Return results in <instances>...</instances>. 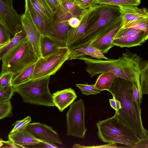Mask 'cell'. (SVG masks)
<instances>
[{
  "mask_svg": "<svg viewBox=\"0 0 148 148\" xmlns=\"http://www.w3.org/2000/svg\"><path fill=\"white\" fill-rule=\"evenodd\" d=\"M77 59L84 61L86 65L85 71L90 77L103 73L112 72L117 77L129 80L136 84L140 97H143L140 77L141 69L146 60L136 53L127 50L117 59L103 60L84 56L79 57Z\"/></svg>",
  "mask_w": 148,
  "mask_h": 148,
  "instance_id": "cell-1",
  "label": "cell"
},
{
  "mask_svg": "<svg viewBox=\"0 0 148 148\" xmlns=\"http://www.w3.org/2000/svg\"><path fill=\"white\" fill-rule=\"evenodd\" d=\"M133 85L130 81L117 77L109 92L120 102L121 108L114 116L131 128L140 140L148 139V131L142 123L141 109L132 99Z\"/></svg>",
  "mask_w": 148,
  "mask_h": 148,
  "instance_id": "cell-2",
  "label": "cell"
},
{
  "mask_svg": "<svg viewBox=\"0 0 148 148\" xmlns=\"http://www.w3.org/2000/svg\"><path fill=\"white\" fill-rule=\"evenodd\" d=\"M121 16L118 7L95 5L84 34L69 48L71 51L90 44L103 35L113 25L114 20Z\"/></svg>",
  "mask_w": 148,
  "mask_h": 148,
  "instance_id": "cell-3",
  "label": "cell"
},
{
  "mask_svg": "<svg viewBox=\"0 0 148 148\" xmlns=\"http://www.w3.org/2000/svg\"><path fill=\"white\" fill-rule=\"evenodd\" d=\"M97 135L103 142L119 143L132 148L140 140L135 132L114 115L96 123Z\"/></svg>",
  "mask_w": 148,
  "mask_h": 148,
  "instance_id": "cell-4",
  "label": "cell"
},
{
  "mask_svg": "<svg viewBox=\"0 0 148 148\" xmlns=\"http://www.w3.org/2000/svg\"><path fill=\"white\" fill-rule=\"evenodd\" d=\"M38 59L26 38L2 59L0 74L11 72L13 74V79L26 68L35 64Z\"/></svg>",
  "mask_w": 148,
  "mask_h": 148,
  "instance_id": "cell-5",
  "label": "cell"
},
{
  "mask_svg": "<svg viewBox=\"0 0 148 148\" xmlns=\"http://www.w3.org/2000/svg\"><path fill=\"white\" fill-rule=\"evenodd\" d=\"M50 77L30 80L13 87L15 92L22 97L23 102L38 106L54 107L52 95L48 87Z\"/></svg>",
  "mask_w": 148,
  "mask_h": 148,
  "instance_id": "cell-6",
  "label": "cell"
},
{
  "mask_svg": "<svg viewBox=\"0 0 148 148\" xmlns=\"http://www.w3.org/2000/svg\"><path fill=\"white\" fill-rule=\"evenodd\" d=\"M70 52V50L67 47H61L47 56L38 58L35 63L31 80L54 75L69 60Z\"/></svg>",
  "mask_w": 148,
  "mask_h": 148,
  "instance_id": "cell-7",
  "label": "cell"
},
{
  "mask_svg": "<svg viewBox=\"0 0 148 148\" xmlns=\"http://www.w3.org/2000/svg\"><path fill=\"white\" fill-rule=\"evenodd\" d=\"M85 106L81 99L70 105L66 115L67 136L84 139L87 130L85 124Z\"/></svg>",
  "mask_w": 148,
  "mask_h": 148,
  "instance_id": "cell-8",
  "label": "cell"
},
{
  "mask_svg": "<svg viewBox=\"0 0 148 148\" xmlns=\"http://www.w3.org/2000/svg\"><path fill=\"white\" fill-rule=\"evenodd\" d=\"M0 24L11 37L22 28L21 16L13 8V0H0Z\"/></svg>",
  "mask_w": 148,
  "mask_h": 148,
  "instance_id": "cell-9",
  "label": "cell"
},
{
  "mask_svg": "<svg viewBox=\"0 0 148 148\" xmlns=\"http://www.w3.org/2000/svg\"><path fill=\"white\" fill-rule=\"evenodd\" d=\"M148 38V32L132 28L119 29L112 41L114 46L130 48L142 45Z\"/></svg>",
  "mask_w": 148,
  "mask_h": 148,
  "instance_id": "cell-10",
  "label": "cell"
},
{
  "mask_svg": "<svg viewBox=\"0 0 148 148\" xmlns=\"http://www.w3.org/2000/svg\"><path fill=\"white\" fill-rule=\"evenodd\" d=\"M70 27L68 21H54L46 24L42 35L51 39L60 48L66 47L67 34Z\"/></svg>",
  "mask_w": 148,
  "mask_h": 148,
  "instance_id": "cell-11",
  "label": "cell"
},
{
  "mask_svg": "<svg viewBox=\"0 0 148 148\" xmlns=\"http://www.w3.org/2000/svg\"><path fill=\"white\" fill-rule=\"evenodd\" d=\"M26 129L38 140L53 144H62L58 134L46 125L39 122L30 123Z\"/></svg>",
  "mask_w": 148,
  "mask_h": 148,
  "instance_id": "cell-12",
  "label": "cell"
},
{
  "mask_svg": "<svg viewBox=\"0 0 148 148\" xmlns=\"http://www.w3.org/2000/svg\"><path fill=\"white\" fill-rule=\"evenodd\" d=\"M21 21L26 38L38 58L41 57L40 42L41 35L25 10L24 13L21 15Z\"/></svg>",
  "mask_w": 148,
  "mask_h": 148,
  "instance_id": "cell-13",
  "label": "cell"
},
{
  "mask_svg": "<svg viewBox=\"0 0 148 148\" xmlns=\"http://www.w3.org/2000/svg\"><path fill=\"white\" fill-rule=\"evenodd\" d=\"M122 26L121 16L118 18L111 27L99 38L90 44L103 54L107 53L113 47L112 40Z\"/></svg>",
  "mask_w": 148,
  "mask_h": 148,
  "instance_id": "cell-14",
  "label": "cell"
},
{
  "mask_svg": "<svg viewBox=\"0 0 148 148\" xmlns=\"http://www.w3.org/2000/svg\"><path fill=\"white\" fill-rule=\"evenodd\" d=\"M94 6L88 9L79 18L80 22L77 27L73 28L70 27L69 29L66 41V46L68 48L76 42L84 34L92 16Z\"/></svg>",
  "mask_w": 148,
  "mask_h": 148,
  "instance_id": "cell-15",
  "label": "cell"
},
{
  "mask_svg": "<svg viewBox=\"0 0 148 148\" xmlns=\"http://www.w3.org/2000/svg\"><path fill=\"white\" fill-rule=\"evenodd\" d=\"M118 7L122 18L121 27L134 21L148 18V11L145 8H140L134 6Z\"/></svg>",
  "mask_w": 148,
  "mask_h": 148,
  "instance_id": "cell-16",
  "label": "cell"
},
{
  "mask_svg": "<svg viewBox=\"0 0 148 148\" xmlns=\"http://www.w3.org/2000/svg\"><path fill=\"white\" fill-rule=\"evenodd\" d=\"M8 136L9 140L22 148H34L36 145L42 141L35 138L26 129L10 133Z\"/></svg>",
  "mask_w": 148,
  "mask_h": 148,
  "instance_id": "cell-17",
  "label": "cell"
},
{
  "mask_svg": "<svg viewBox=\"0 0 148 148\" xmlns=\"http://www.w3.org/2000/svg\"><path fill=\"white\" fill-rule=\"evenodd\" d=\"M52 97L55 106L61 112L77 97L75 91L71 88L58 91L52 95Z\"/></svg>",
  "mask_w": 148,
  "mask_h": 148,
  "instance_id": "cell-18",
  "label": "cell"
},
{
  "mask_svg": "<svg viewBox=\"0 0 148 148\" xmlns=\"http://www.w3.org/2000/svg\"><path fill=\"white\" fill-rule=\"evenodd\" d=\"M85 55L90 56L97 59H109L99 49L89 44L70 51L68 60L77 59L79 57Z\"/></svg>",
  "mask_w": 148,
  "mask_h": 148,
  "instance_id": "cell-19",
  "label": "cell"
},
{
  "mask_svg": "<svg viewBox=\"0 0 148 148\" xmlns=\"http://www.w3.org/2000/svg\"><path fill=\"white\" fill-rule=\"evenodd\" d=\"M35 11L46 24L53 22L55 15L45 0H30Z\"/></svg>",
  "mask_w": 148,
  "mask_h": 148,
  "instance_id": "cell-20",
  "label": "cell"
},
{
  "mask_svg": "<svg viewBox=\"0 0 148 148\" xmlns=\"http://www.w3.org/2000/svg\"><path fill=\"white\" fill-rule=\"evenodd\" d=\"M117 77L115 74L110 72L101 73L98 76L94 86L101 91L107 90L109 91Z\"/></svg>",
  "mask_w": 148,
  "mask_h": 148,
  "instance_id": "cell-21",
  "label": "cell"
},
{
  "mask_svg": "<svg viewBox=\"0 0 148 148\" xmlns=\"http://www.w3.org/2000/svg\"><path fill=\"white\" fill-rule=\"evenodd\" d=\"M25 10L35 27L42 35L44 30L46 23L34 8L30 0H25Z\"/></svg>",
  "mask_w": 148,
  "mask_h": 148,
  "instance_id": "cell-22",
  "label": "cell"
},
{
  "mask_svg": "<svg viewBox=\"0 0 148 148\" xmlns=\"http://www.w3.org/2000/svg\"><path fill=\"white\" fill-rule=\"evenodd\" d=\"M26 38L23 27L11 38L9 43L0 50V58L2 59L10 50Z\"/></svg>",
  "mask_w": 148,
  "mask_h": 148,
  "instance_id": "cell-23",
  "label": "cell"
},
{
  "mask_svg": "<svg viewBox=\"0 0 148 148\" xmlns=\"http://www.w3.org/2000/svg\"><path fill=\"white\" fill-rule=\"evenodd\" d=\"M60 47L49 38L41 35L40 42L41 57H45L58 50Z\"/></svg>",
  "mask_w": 148,
  "mask_h": 148,
  "instance_id": "cell-24",
  "label": "cell"
},
{
  "mask_svg": "<svg viewBox=\"0 0 148 148\" xmlns=\"http://www.w3.org/2000/svg\"><path fill=\"white\" fill-rule=\"evenodd\" d=\"M95 5L103 4L113 6H138L141 3L140 0H94Z\"/></svg>",
  "mask_w": 148,
  "mask_h": 148,
  "instance_id": "cell-25",
  "label": "cell"
},
{
  "mask_svg": "<svg viewBox=\"0 0 148 148\" xmlns=\"http://www.w3.org/2000/svg\"><path fill=\"white\" fill-rule=\"evenodd\" d=\"M35 63L26 68L12 79L11 84L12 87L18 86L31 79Z\"/></svg>",
  "mask_w": 148,
  "mask_h": 148,
  "instance_id": "cell-26",
  "label": "cell"
},
{
  "mask_svg": "<svg viewBox=\"0 0 148 148\" xmlns=\"http://www.w3.org/2000/svg\"><path fill=\"white\" fill-rule=\"evenodd\" d=\"M87 9L82 10L76 6L70 10L56 18L54 21H68L69 19L73 18H79Z\"/></svg>",
  "mask_w": 148,
  "mask_h": 148,
  "instance_id": "cell-27",
  "label": "cell"
},
{
  "mask_svg": "<svg viewBox=\"0 0 148 148\" xmlns=\"http://www.w3.org/2000/svg\"><path fill=\"white\" fill-rule=\"evenodd\" d=\"M140 83L142 94H148V62L146 60L140 70Z\"/></svg>",
  "mask_w": 148,
  "mask_h": 148,
  "instance_id": "cell-28",
  "label": "cell"
},
{
  "mask_svg": "<svg viewBox=\"0 0 148 148\" xmlns=\"http://www.w3.org/2000/svg\"><path fill=\"white\" fill-rule=\"evenodd\" d=\"M76 6L73 0H60L59 8L55 16V19L70 10Z\"/></svg>",
  "mask_w": 148,
  "mask_h": 148,
  "instance_id": "cell-29",
  "label": "cell"
},
{
  "mask_svg": "<svg viewBox=\"0 0 148 148\" xmlns=\"http://www.w3.org/2000/svg\"><path fill=\"white\" fill-rule=\"evenodd\" d=\"M121 28H132L148 32V18L138 20L131 22Z\"/></svg>",
  "mask_w": 148,
  "mask_h": 148,
  "instance_id": "cell-30",
  "label": "cell"
},
{
  "mask_svg": "<svg viewBox=\"0 0 148 148\" xmlns=\"http://www.w3.org/2000/svg\"><path fill=\"white\" fill-rule=\"evenodd\" d=\"M76 85L81 90L82 93L86 95H96L101 92V91L96 88L94 84L89 85L87 84H77Z\"/></svg>",
  "mask_w": 148,
  "mask_h": 148,
  "instance_id": "cell-31",
  "label": "cell"
},
{
  "mask_svg": "<svg viewBox=\"0 0 148 148\" xmlns=\"http://www.w3.org/2000/svg\"><path fill=\"white\" fill-rule=\"evenodd\" d=\"M12 108L10 101L0 102V119L11 115Z\"/></svg>",
  "mask_w": 148,
  "mask_h": 148,
  "instance_id": "cell-32",
  "label": "cell"
},
{
  "mask_svg": "<svg viewBox=\"0 0 148 148\" xmlns=\"http://www.w3.org/2000/svg\"><path fill=\"white\" fill-rule=\"evenodd\" d=\"M14 93L12 86L3 88H0V102L10 101Z\"/></svg>",
  "mask_w": 148,
  "mask_h": 148,
  "instance_id": "cell-33",
  "label": "cell"
},
{
  "mask_svg": "<svg viewBox=\"0 0 148 148\" xmlns=\"http://www.w3.org/2000/svg\"><path fill=\"white\" fill-rule=\"evenodd\" d=\"M31 121L32 119L30 116H28L22 120L16 121L14 127L10 133L16 132L26 129L28 125Z\"/></svg>",
  "mask_w": 148,
  "mask_h": 148,
  "instance_id": "cell-34",
  "label": "cell"
},
{
  "mask_svg": "<svg viewBox=\"0 0 148 148\" xmlns=\"http://www.w3.org/2000/svg\"><path fill=\"white\" fill-rule=\"evenodd\" d=\"M13 74L6 72L0 74V88H4L12 86L11 81Z\"/></svg>",
  "mask_w": 148,
  "mask_h": 148,
  "instance_id": "cell-35",
  "label": "cell"
},
{
  "mask_svg": "<svg viewBox=\"0 0 148 148\" xmlns=\"http://www.w3.org/2000/svg\"><path fill=\"white\" fill-rule=\"evenodd\" d=\"M9 33L0 24V45H7L11 39Z\"/></svg>",
  "mask_w": 148,
  "mask_h": 148,
  "instance_id": "cell-36",
  "label": "cell"
},
{
  "mask_svg": "<svg viewBox=\"0 0 148 148\" xmlns=\"http://www.w3.org/2000/svg\"><path fill=\"white\" fill-rule=\"evenodd\" d=\"M94 0H77L75 1V4L80 8L85 10L91 8L95 5L93 3Z\"/></svg>",
  "mask_w": 148,
  "mask_h": 148,
  "instance_id": "cell-37",
  "label": "cell"
},
{
  "mask_svg": "<svg viewBox=\"0 0 148 148\" xmlns=\"http://www.w3.org/2000/svg\"><path fill=\"white\" fill-rule=\"evenodd\" d=\"M132 99L133 101L138 106H140L142 102V99L140 97L139 91L136 85L132 83Z\"/></svg>",
  "mask_w": 148,
  "mask_h": 148,
  "instance_id": "cell-38",
  "label": "cell"
},
{
  "mask_svg": "<svg viewBox=\"0 0 148 148\" xmlns=\"http://www.w3.org/2000/svg\"><path fill=\"white\" fill-rule=\"evenodd\" d=\"M55 16L60 6V1L58 0H45Z\"/></svg>",
  "mask_w": 148,
  "mask_h": 148,
  "instance_id": "cell-39",
  "label": "cell"
},
{
  "mask_svg": "<svg viewBox=\"0 0 148 148\" xmlns=\"http://www.w3.org/2000/svg\"><path fill=\"white\" fill-rule=\"evenodd\" d=\"M34 148H58L55 144L42 141L36 145Z\"/></svg>",
  "mask_w": 148,
  "mask_h": 148,
  "instance_id": "cell-40",
  "label": "cell"
},
{
  "mask_svg": "<svg viewBox=\"0 0 148 148\" xmlns=\"http://www.w3.org/2000/svg\"><path fill=\"white\" fill-rule=\"evenodd\" d=\"M109 102L110 106L115 110V112H117L121 108L120 102L114 97L109 99Z\"/></svg>",
  "mask_w": 148,
  "mask_h": 148,
  "instance_id": "cell-41",
  "label": "cell"
},
{
  "mask_svg": "<svg viewBox=\"0 0 148 148\" xmlns=\"http://www.w3.org/2000/svg\"><path fill=\"white\" fill-rule=\"evenodd\" d=\"M0 147L20 148V147L16 145L10 140L5 141L0 139Z\"/></svg>",
  "mask_w": 148,
  "mask_h": 148,
  "instance_id": "cell-42",
  "label": "cell"
},
{
  "mask_svg": "<svg viewBox=\"0 0 148 148\" xmlns=\"http://www.w3.org/2000/svg\"><path fill=\"white\" fill-rule=\"evenodd\" d=\"M70 26L73 28L77 27L79 25L80 20L79 18H73L69 19L68 21Z\"/></svg>",
  "mask_w": 148,
  "mask_h": 148,
  "instance_id": "cell-43",
  "label": "cell"
},
{
  "mask_svg": "<svg viewBox=\"0 0 148 148\" xmlns=\"http://www.w3.org/2000/svg\"><path fill=\"white\" fill-rule=\"evenodd\" d=\"M148 139L145 140H140L138 143L136 144L132 148H148Z\"/></svg>",
  "mask_w": 148,
  "mask_h": 148,
  "instance_id": "cell-44",
  "label": "cell"
},
{
  "mask_svg": "<svg viewBox=\"0 0 148 148\" xmlns=\"http://www.w3.org/2000/svg\"><path fill=\"white\" fill-rule=\"evenodd\" d=\"M7 45H0V50L3 48L5 46H6Z\"/></svg>",
  "mask_w": 148,
  "mask_h": 148,
  "instance_id": "cell-45",
  "label": "cell"
},
{
  "mask_svg": "<svg viewBox=\"0 0 148 148\" xmlns=\"http://www.w3.org/2000/svg\"><path fill=\"white\" fill-rule=\"evenodd\" d=\"M74 1H75L77 0H73Z\"/></svg>",
  "mask_w": 148,
  "mask_h": 148,
  "instance_id": "cell-46",
  "label": "cell"
},
{
  "mask_svg": "<svg viewBox=\"0 0 148 148\" xmlns=\"http://www.w3.org/2000/svg\"><path fill=\"white\" fill-rule=\"evenodd\" d=\"M1 58H0V61H1Z\"/></svg>",
  "mask_w": 148,
  "mask_h": 148,
  "instance_id": "cell-47",
  "label": "cell"
},
{
  "mask_svg": "<svg viewBox=\"0 0 148 148\" xmlns=\"http://www.w3.org/2000/svg\"><path fill=\"white\" fill-rule=\"evenodd\" d=\"M58 1H60V0H58Z\"/></svg>",
  "mask_w": 148,
  "mask_h": 148,
  "instance_id": "cell-48",
  "label": "cell"
}]
</instances>
